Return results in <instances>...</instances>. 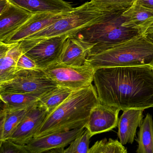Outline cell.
Returning <instances> with one entry per match:
<instances>
[{
  "mask_svg": "<svg viewBox=\"0 0 153 153\" xmlns=\"http://www.w3.org/2000/svg\"><path fill=\"white\" fill-rule=\"evenodd\" d=\"M94 81L100 103L119 108L153 107V69L148 66L95 70Z\"/></svg>",
  "mask_w": 153,
  "mask_h": 153,
  "instance_id": "1",
  "label": "cell"
},
{
  "mask_svg": "<svg viewBox=\"0 0 153 153\" xmlns=\"http://www.w3.org/2000/svg\"><path fill=\"white\" fill-rule=\"evenodd\" d=\"M100 103L92 84L72 91L61 105L47 115L34 138L85 127L92 109Z\"/></svg>",
  "mask_w": 153,
  "mask_h": 153,
  "instance_id": "2",
  "label": "cell"
},
{
  "mask_svg": "<svg viewBox=\"0 0 153 153\" xmlns=\"http://www.w3.org/2000/svg\"><path fill=\"white\" fill-rule=\"evenodd\" d=\"M86 63L94 69L99 68L148 66L153 68V42L141 34L106 47L88 56Z\"/></svg>",
  "mask_w": 153,
  "mask_h": 153,
  "instance_id": "3",
  "label": "cell"
},
{
  "mask_svg": "<svg viewBox=\"0 0 153 153\" xmlns=\"http://www.w3.org/2000/svg\"><path fill=\"white\" fill-rule=\"evenodd\" d=\"M126 10L109 13L73 36L88 48V56L97 54L110 45L141 34L140 30L123 25L125 18L123 13Z\"/></svg>",
  "mask_w": 153,
  "mask_h": 153,
  "instance_id": "4",
  "label": "cell"
},
{
  "mask_svg": "<svg viewBox=\"0 0 153 153\" xmlns=\"http://www.w3.org/2000/svg\"><path fill=\"white\" fill-rule=\"evenodd\" d=\"M111 7H99L92 1L74 8L68 15L36 33L23 40L31 43L55 36H73L82 30L97 23L111 12L122 11Z\"/></svg>",
  "mask_w": 153,
  "mask_h": 153,
  "instance_id": "5",
  "label": "cell"
},
{
  "mask_svg": "<svg viewBox=\"0 0 153 153\" xmlns=\"http://www.w3.org/2000/svg\"><path fill=\"white\" fill-rule=\"evenodd\" d=\"M57 86L42 69H21L10 80L0 83V94L42 93Z\"/></svg>",
  "mask_w": 153,
  "mask_h": 153,
  "instance_id": "6",
  "label": "cell"
},
{
  "mask_svg": "<svg viewBox=\"0 0 153 153\" xmlns=\"http://www.w3.org/2000/svg\"><path fill=\"white\" fill-rule=\"evenodd\" d=\"M42 70L58 85L70 88L72 91L88 86L94 81L95 70L86 62L80 67L57 62Z\"/></svg>",
  "mask_w": 153,
  "mask_h": 153,
  "instance_id": "7",
  "label": "cell"
},
{
  "mask_svg": "<svg viewBox=\"0 0 153 153\" xmlns=\"http://www.w3.org/2000/svg\"><path fill=\"white\" fill-rule=\"evenodd\" d=\"M67 36H55L31 43L19 42L23 53L43 69L59 62Z\"/></svg>",
  "mask_w": 153,
  "mask_h": 153,
  "instance_id": "8",
  "label": "cell"
},
{
  "mask_svg": "<svg viewBox=\"0 0 153 153\" xmlns=\"http://www.w3.org/2000/svg\"><path fill=\"white\" fill-rule=\"evenodd\" d=\"M48 114L47 109L38 101L28 110L8 139L19 145H25L34 138Z\"/></svg>",
  "mask_w": 153,
  "mask_h": 153,
  "instance_id": "9",
  "label": "cell"
},
{
  "mask_svg": "<svg viewBox=\"0 0 153 153\" xmlns=\"http://www.w3.org/2000/svg\"><path fill=\"white\" fill-rule=\"evenodd\" d=\"M85 127L68 131L52 132L33 138L24 145L28 153H41L57 148H65L85 130Z\"/></svg>",
  "mask_w": 153,
  "mask_h": 153,
  "instance_id": "10",
  "label": "cell"
},
{
  "mask_svg": "<svg viewBox=\"0 0 153 153\" xmlns=\"http://www.w3.org/2000/svg\"><path fill=\"white\" fill-rule=\"evenodd\" d=\"M119 108L100 103L93 108L85 126L92 136L111 130L118 126Z\"/></svg>",
  "mask_w": 153,
  "mask_h": 153,
  "instance_id": "11",
  "label": "cell"
},
{
  "mask_svg": "<svg viewBox=\"0 0 153 153\" xmlns=\"http://www.w3.org/2000/svg\"><path fill=\"white\" fill-rule=\"evenodd\" d=\"M70 12H43L33 14L31 17L5 43H15L23 41L55 23Z\"/></svg>",
  "mask_w": 153,
  "mask_h": 153,
  "instance_id": "12",
  "label": "cell"
},
{
  "mask_svg": "<svg viewBox=\"0 0 153 153\" xmlns=\"http://www.w3.org/2000/svg\"><path fill=\"white\" fill-rule=\"evenodd\" d=\"M33 15L10 3L6 9L0 13V41L6 42Z\"/></svg>",
  "mask_w": 153,
  "mask_h": 153,
  "instance_id": "13",
  "label": "cell"
},
{
  "mask_svg": "<svg viewBox=\"0 0 153 153\" xmlns=\"http://www.w3.org/2000/svg\"><path fill=\"white\" fill-rule=\"evenodd\" d=\"M23 53L19 42L8 44L0 41V83L13 78L17 71L19 59Z\"/></svg>",
  "mask_w": 153,
  "mask_h": 153,
  "instance_id": "14",
  "label": "cell"
},
{
  "mask_svg": "<svg viewBox=\"0 0 153 153\" xmlns=\"http://www.w3.org/2000/svg\"><path fill=\"white\" fill-rule=\"evenodd\" d=\"M143 111L133 109L123 111L118 122L117 133L123 145L133 143L137 128L140 127L143 121Z\"/></svg>",
  "mask_w": 153,
  "mask_h": 153,
  "instance_id": "15",
  "label": "cell"
},
{
  "mask_svg": "<svg viewBox=\"0 0 153 153\" xmlns=\"http://www.w3.org/2000/svg\"><path fill=\"white\" fill-rule=\"evenodd\" d=\"M12 4L16 5L32 14L51 12L68 13L74 8L63 0H10Z\"/></svg>",
  "mask_w": 153,
  "mask_h": 153,
  "instance_id": "16",
  "label": "cell"
},
{
  "mask_svg": "<svg viewBox=\"0 0 153 153\" xmlns=\"http://www.w3.org/2000/svg\"><path fill=\"white\" fill-rule=\"evenodd\" d=\"M88 51V48L80 41L70 36L64 42L59 62L68 66L80 67L85 64Z\"/></svg>",
  "mask_w": 153,
  "mask_h": 153,
  "instance_id": "17",
  "label": "cell"
},
{
  "mask_svg": "<svg viewBox=\"0 0 153 153\" xmlns=\"http://www.w3.org/2000/svg\"><path fill=\"white\" fill-rule=\"evenodd\" d=\"M33 105L25 108H13L4 103L0 113V140L9 138Z\"/></svg>",
  "mask_w": 153,
  "mask_h": 153,
  "instance_id": "18",
  "label": "cell"
},
{
  "mask_svg": "<svg viewBox=\"0 0 153 153\" xmlns=\"http://www.w3.org/2000/svg\"><path fill=\"white\" fill-rule=\"evenodd\" d=\"M125 18L123 25L128 28L138 29L141 28L153 19V10L149 8L136 1L123 13Z\"/></svg>",
  "mask_w": 153,
  "mask_h": 153,
  "instance_id": "19",
  "label": "cell"
},
{
  "mask_svg": "<svg viewBox=\"0 0 153 153\" xmlns=\"http://www.w3.org/2000/svg\"><path fill=\"white\" fill-rule=\"evenodd\" d=\"M46 92L26 94L4 93L0 94V98L4 103L10 107L25 108L35 104L39 101L40 97Z\"/></svg>",
  "mask_w": 153,
  "mask_h": 153,
  "instance_id": "20",
  "label": "cell"
},
{
  "mask_svg": "<svg viewBox=\"0 0 153 153\" xmlns=\"http://www.w3.org/2000/svg\"><path fill=\"white\" fill-rule=\"evenodd\" d=\"M137 140L138 144L137 153H153V121L149 113L146 114L140 127Z\"/></svg>",
  "mask_w": 153,
  "mask_h": 153,
  "instance_id": "21",
  "label": "cell"
},
{
  "mask_svg": "<svg viewBox=\"0 0 153 153\" xmlns=\"http://www.w3.org/2000/svg\"><path fill=\"white\" fill-rule=\"evenodd\" d=\"M72 91L70 88L57 86L43 95L39 99V103L46 108L50 114L68 98Z\"/></svg>",
  "mask_w": 153,
  "mask_h": 153,
  "instance_id": "22",
  "label": "cell"
},
{
  "mask_svg": "<svg viewBox=\"0 0 153 153\" xmlns=\"http://www.w3.org/2000/svg\"><path fill=\"white\" fill-rule=\"evenodd\" d=\"M127 149L118 140L105 138L95 143L88 153H127Z\"/></svg>",
  "mask_w": 153,
  "mask_h": 153,
  "instance_id": "23",
  "label": "cell"
},
{
  "mask_svg": "<svg viewBox=\"0 0 153 153\" xmlns=\"http://www.w3.org/2000/svg\"><path fill=\"white\" fill-rule=\"evenodd\" d=\"M92 137L89 131L85 128L83 133L72 141L64 153H88L89 140Z\"/></svg>",
  "mask_w": 153,
  "mask_h": 153,
  "instance_id": "24",
  "label": "cell"
},
{
  "mask_svg": "<svg viewBox=\"0 0 153 153\" xmlns=\"http://www.w3.org/2000/svg\"><path fill=\"white\" fill-rule=\"evenodd\" d=\"M135 1L136 0H91L98 7L118 9H128Z\"/></svg>",
  "mask_w": 153,
  "mask_h": 153,
  "instance_id": "25",
  "label": "cell"
},
{
  "mask_svg": "<svg viewBox=\"0 0 153 153\" xmlns=\"http://www.w3.org/2000/svg\"><path fill=\"white\" fill-rule=\"evenodd\" d=\"M0 153H28L24 146L8 139L0 140Z\"/></svg>",
  "mask_w": 153,
  "mask_h": 153,
  "instance_id": "26",
  "label": "cell"
},
{
  "mask_svg": "<svg viewBox=\"0 0 153 153\" xmlns=\"http://www.w3.org/2000/svg\"><path fill=\"white\" fill-rule=\"evenodd\" d=\"M39 68L34 61L23 53L19 59L17 64V70L21 69H34Z\"/></svg>",
  "mask_w": 153,
  "mask_h": 153,
  "instance_id": "27",
  "label": "cell"
},
{
  "mask_svg": "<svg viewBox=\"0 0 153 153\" xmlns=\"http://www.w3.org/2000/svg\"><path fill=\"white\" fill-rule=\"evenodd\" d=\"M140 32L141 33L144 35L153 33V19L141 28Z\"/></svg>",
  "mask_w": 153,
  "mask_h": 153,
  "instance_id": "28",
  "label": "cell"
},
{
  "mask_svg": "<svg viewBox=\"0 0 153 153\" xmlns=\"http://www.w3.org/2000/svg\"><path fill=\"white\" fill-rule=\"evenodd\" d=\"M136 1L145 7L153 10V0H136Z\"/></svg>",
  "mask_w": 153,
  "mask_h": 153,
  "instance_id": "29",
  "label": "cell"
},
{
  "mask_svg": "<svg viewBox=\"0 0 153 153\" xmlns=\"http://www.w3.org/2000/svg\"><path fill=\"white\" fill-rule=\"evenodd\" d=\"M64 150H65L64 148L60 147L51 149L46 151V152L51 153H64Z\"/></svg>",
  "mask_w": 153,
  "mask_h": 153,
  "instance_id": "30",
  "label": "cell"
},
{
  "mask_svg": "<svg viewBox=\"0 0 153 153\" xmlns=\"http://www.w3.org/2000/svg\"><path fill=\"white\" fill-rule=\"evenodd\" d=\"M146 36L151 42H153V33L148 34L146 35Z\"/></svg>",
  "mask_w": 153,
  "mask_h": 153,
  "instance_id": "31",
  "label": "cell"
},
{
  "mask_svg": "<svg viewBox=\"0 0 153 153\" xmlns=\"http://www.w3.org/2000/svg\"></svg>",
  "mask_w": 153,
  "mask_h": 153,
  "instance_id": "32",
  "label": "cell"
}]
</instances>
